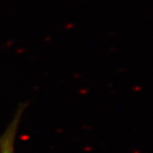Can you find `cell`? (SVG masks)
<instances>
[{
    "mask_svg": "<svg viewBox=\"0 0 153 153\" xmlns=\"http://www.w3.org/2000/svg\"><path fill=\"white\" fill-rule=\"evenodd\" d=\"M23 111L24 107L20 106L14 114L11 122L0 136V153H15L17 132L23 114Z\"/></svg>",
    "mask_w": 153,
    "mask_h": 153,
    "instance_id": "cell-1",
    "label": "cell"
}]
</instances>
